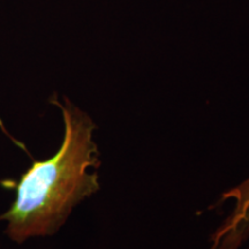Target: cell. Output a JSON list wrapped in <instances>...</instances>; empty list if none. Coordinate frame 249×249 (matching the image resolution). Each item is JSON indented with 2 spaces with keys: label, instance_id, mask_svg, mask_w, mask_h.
Segmentation results:
<instances>
[{
  "label": "cell",
  "instance_id": "cell-1",
  "mask_svg": "<svg viewBox=\"0 0 249 249\" xmlns=\"http://www.w3.org/2000/svg\"><path fill=\"white\" fill-rule=\"evenodd\" d=\"M60 108L64 139L49 160L34 161L17 187V198L7 213L6 234L17 244L51 236L67 222L77 204L99 191L101 166L97 128L92 118L67 97L51 101Z\"/></svg>",
  "mask_w": 249,
  "mask_h": 249
},
{
  "label": "cell",
  "instance_id": "cell-2",
  "mask_svg": "<svg viewBox=\"0 0 249 249\" xmlns=\"http://www.w3.org/2000/svg\"><path fill=\"white\" fill-rule=\"evenodd\" d=\"M233 201V208L209 238L208 249H241L249 240V177L227 189L216 205Z\"/></svg>",
  "mask_w": 249,
  "mask_h": 249
},
{
  "label": "cell",
  "instance_id": "cell-3",
  "mask_svg": "<svg viewBox=\"0 0 249 249\" xmlns=\"http://www.w3.org/2000/svg\"><path fill=\"white\" fill-rule=\"evenodd\" d=\"M248 249H249V248H248Z\"/></svg>",
  "mask_w": 249,
  "mask_h": 249
}]
</instances>
